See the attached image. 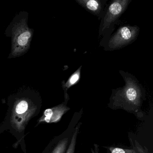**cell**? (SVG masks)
I'll use <instances>...</instances> for the list:
<instances>
[{
	"label": "cell",
	"mask_w": 153,
	"mask_h": 153,
	"mask_svg": "<svg viewBox=\"0 0 153 153\" xmlns=\"http://www.w3.org/2000/svg\"><path fill=\"white\" fill-rule=\"evenodd\" d=\"M131 0H115L111 3L104 19L102 31L108 28L126 10Z\"/></svg>",
	"instance_id": "5"
},
{
	"label": "cell",
	"mask_w": 153,
	"mask_h": 153,
	"mask_svg": "<svg viewBox=\"0 0 153 153\" xmlns=\"http://www.w3.org/2000/svg\"><path fill=\"white\" fill-rule=\"evenodd\" d=\"M39 93L30 88L22 89L10 97L12 102L10 123L17 131L22 132L38 108Z\"/></svg>",
	"instance_id": "3"
},
{
	"label": "cell",
	"mask_w": 153,
	"mask_h": 153,
	"mask_svg": "<svg viewBox=\"0 0 153 153\" xmlns=\"http://www.w3.org/2000/svg\"><path fill=\"white\" fill-rule=\"evenodd\" d=\"M79 5L94 15H99L102 9V2L99 0H76Z\"/></svg>",
	"instance_id": "8"
},
{
	"label": "cell",
	"mask_w": 153,
	"mask_h": 153,
	"mask_svg": "<svg viewBox=\"0 0 153 153\" xmlns=\"http://www.w3.org/2000/svg\"><path fill=\"white\" fill-rule=\"evenodd\" d=\"M108 148L111 153H136L133 149H126L118 147H109Z\"/></svg>",
	"instance_id": "12"
},
{
	"label": "cell",
	"mask_w": 153,
	"mask_h": 153,
	"mask_svg": "<svg viewBox=\"0 0 153 153\" xmlns=\"http://www.w3.org/2000/svg\"><path fill=\"white\" fill-rule=\"evenodd\" d=\"M130 141L132 145V149L135 150L136 153H148V150L146 147H143L139 142L136 140H133L130 137Z\"/></svg>",
	"instance_id": "11"
},
{
	"label": "cell",
	"mask_w": 153,
	"mask_h": 153,
	"mask_svg": "<svg viewBox=\"0 0 153 153\" xmlns=\"http://www.w3.org/2000/svg\"><path fill=\"white\" fill-rule=\"evenodd\" d=\"M75 128V126H72V124L71 125V127L69 125L68 128L54 145L51 153H66Z\"/></svg>",
	"instance_id": "7"
},
{
	"label": "cell",
	"mask_w": 153,
	"mask_h": 153,
	"mask_svg": "<svg viewBox=\"0 0 153 153\" xmlns=\"http://www.w3.org/2000/svg\"><path fill=\"white\" fill-rule=\"evenodd\" d=\"M120 72L125 81V85L112 90L108 106L112 110H124L141 118L143 116L141 106L145 100V90L132 75L122 71Z\"/></svg>",
	"instance_id": "1"
},
{
	"label": "cell",
	"mask_w": 153,
	"mask_h": 153,
	"mask_svg": "<svg viewBox=\"0 0 153 153\" xmlns=\"http://www.w3.org/2000/svg\"><path fill=\"white\" fill-rule=\"evenodd\" d=\"M137 26H123L112 36L109 42V46L113 49L124 47L135 41L139 33Z\"/></svg>",
	"instance_id": "4"
},
{
	"label": "cell",
	"mask_w": 153,
	"mask_h": 153,
	"mask_svg": "<svg viewBox=\"0 0 153 153\" xmlns=\"http://www.w3.org/2000/svg\"><path fill=\"white\" fill-rule=\"evenodd\" d=\"M29 14L21 11L16 15L5 32L11 39V50L8 59L19 58L29 51L34 35V29L28 26Z\"/></svg>",
	"instance_id": "2"
},
{
	"label": "cell",
	"mask_w": 153,
	"mask_h": 153,
	"mask_svg": "<svg viewBox=\"0 0 153 153\" xmlns=\"http://www.w3.org/2000/svg\"><path fill=\"white\" fill-rule=\"evenodd\" d=\"M69 99H64V102L62 103L45 110L38 120L39 123H56L59 121L62 116L70 110L67 105Z\"/></svg>",
	"instance_id": "6"
},
{
	"label": "cell",
	"mask_w": 153,
	"mask_h": 153,
	"mask_svg": "<svg viewBox=\"0 0 153 153\" xmlns=\"http://www.w3.org/2000/svg\"><path fill=\"white\" fill-rule=\"evenodd\" d=\"M81 124H82V123H79L75 127L69 145L66 153H75L77 139L79 133V129H80Z\"/></svg>",
	"instance_id": "10"
},
{
	"label": "cell",
	"mask_w": 153,
	"mask_h": 153,
	"mask_svg": "<svg viewBox=\"0 0 153 153\" xmlns=\"http://www.w3.org/2000/svg\"><path fill=\"white\" fill-rule=\"evenodd\" d=\"M81 68H82V66H80L74 73L71 76L66 83L64 80L62 83V87L64 90V99L69 98V96L68 94V89L72 86L77 84L80 79Z\"/></svg>",
	"instance_id": "9"
}]
</instances>
